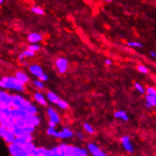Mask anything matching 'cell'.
<instances>
[{"label": "cell", "mask_w": 156, "mask_h": 156, "mask_svg": "<svg viewBox=\"0 0 156 156\" xmlns=\"http://www.w3.org/2000/svg\"><path fill=\"white\" fill-rule=\"evenodd\" d=\"M25 83L16 77H5L0 81V87L5 89L24 91Z\"/></svg>", "instance_id": "obj_1"}, {"label": "cell", "mask_w": 156, "mask_h": 156, "mask_svg": "<svg viewBox=\"0 0 156 156\" xmlns=\"http://www.w3.org/2000/svg\"><path fill=\"white\" fill-rule=\"evenodd\" d=\"M30 102L25 100L22 96H18V95H13V96H12V104H11V106H12V108H24L30 105Z\"/></svg>", "instance_id": "obj_2"}, {"label": "cell", "mask_w": 156, "mask_h": 156, "mask_svg": "<svg viewBox=\"0 0 156 156\" xmlns=\"http://www.w3.org/2000/svg\"><path fill=\"white\" fill-rule=\"evenodd\" d=\"M0 124L2 127L11 130L15 125V119L12 115H10V116H0Z\"/></svg>", "instance_id": "obj_3"}, {"label": "cell", "mask_w": 156, "mask_h": 156, "mask_svg": "<svg viewBox=\"0 0 156 156\" xmlns=\"http://www.w3.org/2000/svg\"><path fill=\"white\" fill-rule=\"evenodd\" d=\"M24 123H25V126L37 127L40 124V119L37 115H28L24 118Z\"/></svg>", "instance_id": "obj_4"}, {"label": "cell", "mask_w": 156, "mask_h": 156, "mask_svg": "<svg viewBox=\"0 0 156 156\" xmlns=\"http://www.w3.org/2000/svg\"><path fill=\"white\" fill-rule=\"evenodd\" d=\"M56 68L60 74H65L68 70V62L67 59L63 58H59L56 61Z\"/></svg>", "instance_id": "obj_5"}, {"label": "cell", "mask_w": 156, "mask_h": 156, "mask_svg": "<svg viewBox=\"0 0 156 156\" xmlns=\"http://www.w3.org/2000/svg\"><path fill=\"white\" fill-rule=\"evenodd\" d=\"M12 96H10L5 92H0V105L11 106Z\"/></svg>", "instance_id": "obj_6"}, {"label": "cell", "mask_w": 156, "mask_h": 156, "mask_svg": "<svg viewBox=\"0 0 156 156\" xmlns=\"http://www.w3.org/2000/svg\"><path fill=\"white\" fill-rule=\"evenodd\" d=\"M26 152L27 153V156H38V152H37V148L34 146L32 142L27 143L24 146Z\"/></svg>", "instance_id": "obj_7"}, {"label": "cell", "mask_w": 156, "mask_h": 156, "mask_svg": "<svg viewBox=\"0 0 156 156\" xmlns=\"http://www.w3.org/2000/svg\"><path fill=\"white\" fill-rule=\"evenodd\" d=\"M73 136V132L71 130H69L67 127L62 130L61 132H56V133L55 134L54 136L57 137V138H61V139H65V138H69V137L72 136Z\"/></svg>", "instance_id": "obj_8"}, {"label": "cell", "mask_w": 156, "mask_h": 156, "mask_svg": "<svg viewBox=\"0 0 156 156\" xmlns=\"http://www.w3.org/2000/svg\"><path fill=\"white\" fill-rule=\"evenodd\" d=\"M88 149L93 155L95 156H105L106 155L102 151H101L99 149L96 145L93 144V143H90L88 145Z\"/></svg>", "instance_id": "obj_9"}, {"label": "cell", "mask_w": 156, "mask_h": 156, "mask_svg": "<svg viewBox=\"0 0 156 156\" xmlns=\"http://www.w3.org/2000/svg\"><path fill=\"white\" fill-rule=\"evenodd\" d=\"M121 143H122L124 148L126 151L129 153H133V147L130 142V138L128 136H124L121 139Z\"/></svg>", "instance_id": "obj_10"}, {"label": "cell", "mask_w": 156, "mask_h": 156, "mask_svg": "<svg viewBox=\"0 0 156 156\" xmlns=\"http://www.w3.org/2000/svg\"><path fill=\"white\" fill-rule=\"evenodd\" d=\"M29 71L31 74H34V76H36L37 77H39L40 75H42L43 74V71L42 69V68L37 65H34L30 66Z\"/></svg>", "instance_id": "obj_11"}, {"label": "cell", "mask_w": 156, "mask_h": 156, "mask_svg": "<svg viewBox=\"0 0 156 156\" xmlns=\"http://www.w3.org/2000/svg\"><path fill=\"white\" fill-rule=\"evenodd\" d=\"M27 40L30 43H37L43 40V37L40 34H37V33H33L28 36Z\"/></svg>", "instance_id": "obj_12"}, {"label": "cell", "mask_w": 156, "mask_h": 156, "mask_svg": "<svg viewBox=\"0 0 156 156\" xmlns=\"http://www.w3.org/2000/svg\"><path fill=\"white\" fill-rule=\"evenodd\" d=\"M47 112H48V115H49V118H50V121H54V122H55L56 124L60 122V118H59L58 115V114L56 113L52 108H49L47 110Z\"/></svg>", "instance_id": "obj_13"}, {"label": "cell", "mask_w": 156, "mask_h": 156, "mask_svg": "<svg viewBox=\"0 0 156 156\" xmlns=\"http://www.w3.org/2000/svg\"><path fill=\"white\" fill-rule=\"evenodd\" d=\"M9 150L10 152V155L12 156H19L20 147L15 143H10L9 146Z\"/></svg>", "instance_id": "obj_14"}, {"label": "cell", "mask_w": 156, "mask_h": 156, "mask_svg": "<svg viewBox=\"0 0 156 156\" xmlns=\"http://www.w3.org/2000/svg\"><path fill=\"white\" fill-rule=\"evenodd\" d=\"M12 106L0 105V116H10L12 113Z\"/></svg>", "instance_id": "obj_15"}, {"label": "cell", "mask_w": 156, "mask_h": 156, "mask_svg": "<svg viewBox=\"0 0 156 156\" xmlns=\"http://www.w3.org/2000/svg\"><path fill=\"white\" fill-rule=\"evenodd\" d=\"M11 130H12V132H13V133L16 136V137L22 135V134L24 133V127H19V126L17 125L16 124H15V125H14L13 127L11 129Z\"/></svg>", "instance_id": "obj_16"}, {"label": "cell", "mask_w": 156, "mask_h": 156, "mask_svg": "<svg viewBox=\"0 0 156 156\" xmlns=\"http://www.w3.org/2000/svg\"><path fill=\"white\" fill-rule=\"evenodd\" d=\"M16 139V136L13 133L12 130H9V132L8 133L7 135L4 137V140L7 143L10 144V143H13V142L15 141V140Z\"/></svg>", "instance_id": "obj_17"}, {"label": "cell", "mask_w": 156, "mask_h": 156, "mask_svg": "<svg viewBox=\"0 0 156 156\" xmlns=\"http://www.w3.org/2000/svg\"><path fill=\"white\" fill-rule=\"evenodd\" d=\"M34 99L38 103L43 105H46V101L45 99V97L40 93H36L34 94Z\"/></svg>", "instance_id": "obj_18"}, {"label": "cell", "mask_w": 156, "mask_h": 156, "mask_svg": "<svg viewBox=\"0 0 156 156\" xmlns=\"http://www.w3.org/2000/svg\"><path fill=\"white\" fill-rule=\"evenodd\" d=\"M114 116L117 118H121L123 121H127L129 120V117L127 116V114L124 112V111H118L114 114Z\"/></svg>", "instance_id": "obj_19"}, {"label": "cell", "mask_w": 156, "mask_h": 156, "mask_svg": "<svg viewBox=\"0 0 156 156\" xmlns=\"http://www.w3.org/2000/svg\"><path fill=\"white\" fill-rule=\"evenodd\" d=\"M47 98L51 102H52V103H55V104H57V102L60 100L58 96L56 94H55L54 93H52V92H48Z\"/></svg>", "instance_id": "obj_20"}, {"label": "cell", "mask_w": 156, "mask_h": 156, "mask_svg": "<svg viewBox=\"0 0 156 156\" xmlns=\"http://www.w3.org/2000/svg\"><path fill=\"white\" fill-rule=\"evenodd\" d=\"M15 77L18 78L19 80H22L23 82L27 83L29 81V78H28V76L25 73L21 72V71H18V72L15 73Z\"/></svg>", "instance_id": "obj_21"}, {"label": "cell", "mask_w": 156, "mask_h": 156, "mask_svg": "<svg viewBox=\"0 0 156 156\" xmlns=\"http://www.w3.org/2000/svg\"><path fill=\"white\" fill-rule=\"evenodd\" d=\"M25 110L27 112L28 115H37V108L34 106L33 105H30L27 106V107L24 108H21Z\"/></svg>", "instance_id": "obj_22"}, {"label": "cell", "mask_w": 156, "mask_h": 156, "mask_svg": "<svg viewBox=\"0 0 156 156\" xmlns=\"http://www.w3.org/2000/svg\"><path fill=\"white\" fill-rule=\"evenodd\" d=\"M17 137H19L21 138V140H24V142H26L27 143H30V142H32L33 140V136L31 135V133H24L22 135L19 136H17Z\"/></svg>", "instance_id": "obj_23"}, {"label": "cell", "mask_w": 156, "mask_h": 156, "mask_svg": "<svg viewBox=\"0 0 156 156\" xmlns=\"http://www.w3.org/2000/svg\"><path fill=\"white\" fill-rule=\"evenodd\" d=\"M146 101H147V102L150 103L152 106H156V99L153 96L147 94V96H146Z\"/></svg>", "instance_id": "obj_24"}, {"label": "cell", "mask_w": 156, "mask_h": 156, "mask_svg": "<svg viewBox=\"0 0 156 156\" xmlns=\"http://www.w3.org/2000/svg\"><path fill=\"white\" fill-rule=\"evenodd\" d=\"M31 11H32L34 13L37 14V15H43L45 14L44 11L40 7H37V6H35V7H33L31 9Z\"/></svg>", "instance_id": "obj_25"}, {"label": "cell", "mask_w": 156, "mask_h": 156, "mask_svg": "<svg viewBox=\"0 0 156 156\" xmlns=\"http://www.w3.org/2000/svg\"><path fill=\"white\" fill-rule=\"evenodd\" d=\"M9 130H10V129H8L6 128V127L1 126V127H0V136H1L2 138L4 139V137L5 136L7 135L8 133L9 132Z\"/></svg>", "instance_id": "obj_26"}, {"label": "cell", "mask_w": 156, "mask_h": 156, "mask_svg": "<svg viewBox=\"0 0 156 156\" xmlns=\"http://www.w3.org/2000/svg\"><path fill=\"white\" fill-rule=\"evenodd\" d=\"M57 105L59 108H61L62 109H66L68 108V102H65V101L64 100H59L58 102H57Z\"/></svg>", "instance_id": "obj_27"}, {"label": "cell", "mask_w": 156, "mask_h": 156, "mask_svg": "<svg viewBox=\"0 0 156 156\" xmlns=\"http://www.w3.org/2000/svg\"><path fill=\"white\" fill-rule=\"evenodd\" d=\"M127 45L130 47H135V48H142L143 47V44L139 42H128Z\"/></svg>", "instance_id": "obj_28"}, {"label": "cell", "mask_w": 156, "mask_h": 156, "mask_svg": "<svg viewBox=\"0 0 156 156\" xmlns=\"http://www.w3.org/2000/svg\"><path fill=\"white\" fill-rule=\"evenodd\" d=\"M137 70H138L139 72L142 73V74H147L149 72L148 68L146 66H144V65H139L137 67Z\"/></svg>", "instance_id": "obj_29"}, {"label": "cell", "mask_w": 156, "mask_h": 156, "mask_svg": "<svg viewBox=\"0 0 156 156\" xmlns=\"http://www.w3.org/2000/svg\"><path fill=\"white\" fill-rule=\"evenodd\" d=\"M83 127L84 129H85V130L87 131V132H88L89 133H94V130H93V128L89 124L85 123V124H83Z\"/></svg>", "instance_id": "obj_30"}, {"label": "cell", "mask_w": 156, "mask_h": 156, "mask_svg": "<svg viewBox=\"0 0 156 156\" xmlns=\"http://www.w3.org/2000/svg\"><path fill=\"white\" fill-rule=\"evenodd\" d=\"M135 88L136 89V90H138V91L140 92L141 94H144V93H145V90H144V88H143V86H142L141 84L138 83H135Z\"/></svg>", "instance_id": "obj_31"}, {"label": "cell", "mask_w": 156, "mask_h": 156, "mask_svg": "<svg viewBox=\"0 0 156 156\" xmlns=\"http://www.w3.org/2000/svg\"><path fill=\"white\" fill-rule=\"evenodd\" d=\"M35 127H33V126H25L24 127V133H32L34 132L35 128Z\"/></svg>", "instance_id": "obj_32"}, {"label": "cell", "mask_w": 156, "mask_h": 156, "mask_svg": "<svg viewBox=\"0 0 156 156\" xmlns=\"http://www.w3.org/2000/svg\"><path fill=\"white\" fill-rule=\"evenodd\" d=\"M22 53L24 54V55L25 56V57H33V56L35 55V52H33V51L30 50V49L24 51Z\"/></svg>", "instance_id": "obj_33"}, {"label": "cell", "mask_w": 156, "mask_h": 156, "mask_svg": "<svg viewBox=\"0 0 156 156\" xmlns=\"http://www.w3.org/2000/svg\"><path fill=\"white\" fill-rule=\"evenodd\" d=\"M34 84L39 89H43L44 88V84L43 83L42 80H34Z\"/></svg>", "instance_id": "obj_34"}, {"label": "cell", "mask_w": 156, "mask_h": 156, "mask_svg": "<svg viewBox=\"0 0 156 156\" xmlns=\"http://www.w3.org/2000/svg\"><path fill=\"white\" fill-rule=\"evenodd\" d=\"M28 49H30V50L36 52H37V51H39V49H40V46H38V45H37V44L30 45V46H28Z\"/></svg>", "instance_id": "obj_35"}, {"label": "cell", "mask_w": 156, "mask_h": 156, "mask_svg": "<svg viewBox=\"0 0 156 156\" xmlns=\"http://www.w3.org/2000/svg\"><path fill=\"white\" fill-rule=\"evenodd\" d=\"M46 150L47 149H45V148H38L37 149V152H38V156H44L45 155V153H46Z\"/></svg>", "instance_id": "obj_36"}, {"label": "cell", "mask_w": 156, "mask_h": 156, "mask_svg": "<svg viewBox=\"0 0 156 156\" xmlns=\"http://www.w3.org/2000/svg\"><path fill=\"white\" fill-rule=\"evenodd\" d=\"M53 152V156H60V152H59V146H55L52 149Z\"/></svg>", "instance_id": "obj_37"}, {"label": "cell", "mask_w": 156, "mask_h": 156, "mask_svg": "<svg viewBox=\"0 0 156 156\" xmlns=\"http://www.w3.org/2000/svg\"><path fill=\"white\" fill-rule=\"evenodd\" d=\"M146 93L150 95L155 94L156 90L155 88H153V87H147V89H146Z\"/></svg>", "instance_id": "obj_38"}, {"label": "cell", "mask_w": 156, "mask_h": 156, "mask_svg": "<svg viewBox=\"0 0 156 156\" xmlns=\"http://www.w3.org/2000/svg\"><path fill=\"white\" fill-rule=\"evenodd\" d=\"M56 132H57V131H55V128H52V127H49L47 130V134L49 136H55Z\"/></svg>", "instance_id": "obj_39"}, {"label": "cell", "mask_w": 156, "mask_h": 156, "mask_svg": "<svg viewBox=\"0 0 156 156\" xmlns=\"http://www.w3.org/2000/svg\"><path fill=\"white\" fill-rule=\"evenodd\" d=\"M39 79H40V80H42V81H47L48 80H49V77H48L47 74H44V73H43L42 75H40V77H39Z\"/></svg>", "instance_id": "obj_40"}, {"label": "cell", "mask_w": 156, "mask_h": 156, "mask_svg": "<svg viewBox=\"0 0 156 156\" xmlns=\"http://www.w3.org/2000/svg\"><path fill=\"white\" fill-rule=\"evenodd\" d=\"M49 127H52V128H55V127H56V123L54 122V121H49Z\"/></svg>", "instance_id": "obj_41"}, {"label": "cell", "mask_w": 156, "mask_h": 156, "mask_svg": "<svg viewBox=\"0 0 156 156\" xmlns=\"http://www.w3.org/2000/svg\"><path fill=\"white\" fill-rule=\"evenodd\" d=\"M44 156H53V152L52 151V149L51 150H46V153H45V155Z\"/></svg>", "instance_id": "obj_42"}, {"label": "cell", "mask_w": 156, "mask_h": 156, "mask_svg": "<svg viewBox=\"0 0 156 156\" xmlns=\"http://www.w3.org/2000/svg\"><path fill=\"white\" fill-rule=\"evenodd\" d=\"M77 136L78 138L80 139V140H83V139L84 138L83 135V134L81 133H77Z\"/></svg>", "instance_id": "obj_43"}, {"label": "cell", "mask_w": 156, "mask_h": 156, "mask_svg": "<svg viewBox=\"0 0 156 156\" xmlns=\"http://www.w3.org/2000/svg\"><path fill=\"white\" fill-rule=\"evenodd\" d=\"M24 57H25V56L24 55V54H23V53H21V54L19 55V57H18V59H19L20 61H22L23 59H24Z\"/></svg>", "instance_id": "obj_44"}, {"label": "cell", "mask_w": 156, "mask_h": 156, "mask_svg": "<svg viewBox=\"0 0 156 156\" xmlns=\"http://www.w3.org/2000/svg\"><path fill=\"white\" fill-rule=\"evenodd\" d=\"M105 63L107 65H111L112 64V62H111L110 60H108V59H107V60H105Z\"/></svg>", "instance_id": "obj_45"}, {"label": "cell", "mask_w": 156, "mask_h": 156, "mask_svg": "<svg viewBox=\"0 0 156 156\" xmlns=\"http://www.w3.org/2000/svg\"><path fill=\"white\" fill-rule=\"evenodd\" d=\"M149 53H150V55L152 56V57L156 58V53L155 52H153V51H151V52Z\"/></svg>", "instance_id": "obj_46"}, {"label": "cell", "mask_w": 156, "mask_h": 156, "mask_svg": "<svg viewBox=\"0 0 156 156\" xmlns=\"http://www.w3.org/2000/svg\"><path fill=\"white\" fill-rule=\"evenodd\" d=\"M146 107H147V108H150L153 107V106H152V105H151L150 103H149V102H146Z\"/></svg>", "instance_id": "obj_47"}, {"label": "cell", "mask_w": 156, "mask_h": 156, "mask_svg": "<svg viewBox=\"0 0 156 156\" xmlns=\"http://www.w3.org/2000/svg\"><path fill=\"white\" fill-rule=\"evenodd\" d=\"M105 1H106V2H112V0H105Z\"/></svg>", "instance_id": "obj_48"}, {"label": "cell", "mask_w": 156, "mask_h": 156, "mask_svg": "<svg viewBox=\"0 0 156 156\" xmlns=\"http://www.w3.org/2000/svg\"><path fill=\"white\" fill-rule=\"evenodd\" d=\"M2 2H3V0H0V4H2Z\"/></svg>", "instance_id": "obj_49"}]
</instances>
